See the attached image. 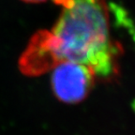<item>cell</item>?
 Segmentation results:
<instances>
[{
    "mask_svg": "<svg viewBox=\"0 0 135 135\" xmlns=\"http://www.w3.org/2000/svg\"><path fill=\"white\" fill-rule=\"evenodd\" d=\"M61 7L55 25L38 31L19 60L23 74L40 76L60 61L91 68L96 77L109 80L118 74L120 48L110 34L105 0H54Z\"/></svg>",
    "mask_w": 135,
    "mask_h": 135,
    "instance_id": "1",
    "label": "cell"
},
{
    "mask_svg": "<svg viewBox=\"0 0 135 135\" xmlns=\"http://www.w3.org/2000/svg\"><path fill=\"white\" fill-rule=\"evenodd\" d=\"M22 1L27 3H41V2H45L47 0H22Z\"/></svg>",
    "mask_w": 135,
    "mask_h": 135,
    "instance_id": "3",
    "label": "cell"
},
{
    "mask_svg": "<svg viewBox=\"0 0 135 135\" xmlns=\"http://www.w3.org/2000/svg\"><path fill=\"white\" fill-rule=\"evenodd\" d=\"M51 85L57 99L67 104H76L88 96L95 84L94 70L75 61H60L51 70Z\"/></svg>",
    "mask_w": 135,
    "mask_h": 135,
    "instance_id": "2",
    "label": "cell"
}]
</instances>
